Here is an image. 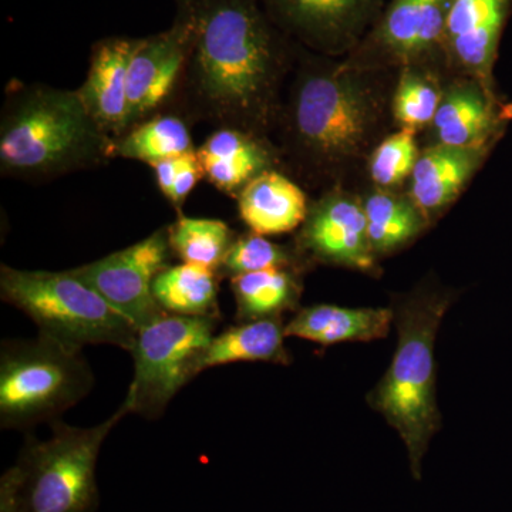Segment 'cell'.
Returning <instances> with one entry per match:
<instances>
[{"label":"cell","mask_w":512,"mask_h":512,"mask_svg":"<svg viewBox=\"0 0 512 512\" xmlns=\"http://www.w3.org/2000/svg\"><path fill=\"white\" fill-rule=\"evenodd\" d=\"M195 26L173 101L181 116L269 137L301 46L259 0H192Z\"/></svg>","instance_id":"obj_1"},{"label":"cell","mask_w":512,"mask_h":512,"mask_svg":"<svg viewBox=\"0 0 512 512\" xmlns=\"http://www.w3.org/2000/svg\"><path fill=\"white\" fill-rule=\"evenodd\" d=\"M397 73L299 49L276 128L286 174L316 190L353 188L393 133Z\"/></svg>","instance_id":"obj_2"},{"label":"cell","mask_w":512,"mask_h":512,"mask_svg":"<svg viewBox=\"0 0 512 512\" xmlns=\"http://www.w3.org/2000/svg\"><path fill=\"white\" fill-rule=\"evenodd\" d=\"M114 140L87 111L77 90L15 84L0 116V173L45 183L94 170L114 157Z\"/></svg>","instance_id":"obj_3"},{"label":"cell","mask_w":512,"mask_h":512,"mask_svg":"<svg viewBox=\"0 0 512 512\" xmlns=\"http://www.w3.org/2000/svg\"><path fill=\"white\" fill-rule=\"evenodd\" d=\"M453 299L451 291L433 285H420L393 299V323L399 335L396 352L367 396L370 406L402 437L416 480L421 478V461L430 441L441 427L434 345Z\"/></svg>","instance_id":"obj_4"},{"label":"cell","mask_w":512,"mask_h":512,"mask_svg":"<svg viewBox=\"0 0 512 512\" xmlns=\"http://www.w3.org/2000/svg\"><path fill=\"white\" fill-rule=\"evenodd\" d=\"M127 414L121 404L99 426L82 429L57 419L50 423V439L26 437L15 466L0 478V512L96 511L100 450Z\"/></svg>","instance_id":"obj_5"},{"label":"cell","mask_w":512,"mask_h":512,"mask_svg":"<svg viewBox=\"0 0 512 512\" xmlns=\"http://www.w3.org/2000/svg\"><path fill=\"white\" fill-rule=\"evenodd\" d=\"M0 296L28 315L39 335L72 348L111 345L130 352L136 340V326L72 269L23 271L3 264Z\"/></svg>","instance_id":"obj_6"},{"label":"cell","mask_w":512,"mask_h":512,"mask_svg":"<svg viewBox=\"0 0 512 512\" xmlns=\"http://www.w3.org/2000/svg\"><path fill=\"white\" fill-rule=\"evenodd\" d=\"M93 386L83 349L43 335L5 340L0 349V426L28 430L45 421L52 423Z\"/></svg>","instance_id":"obj_7"},{"label":"cell","mask_w":512,"mask_h":512,"mask_svg":"<svg viewBox=\"0 0 512 512\" xmlns=\"http://www.w3.org/2000/svg\"><path fill=\"white\" fill-rule=\"evenodd\" d=\"M220 318L165 313L138 329L130 355L134 376L123 406L156 420L175 394L197 377V363L215 335Z\"/></svg>","instance_id":"obj_8"},{"label":"cell","mask_w":512,"mask_h":512,"mask_svg":"<svg viewBox=\"0 0 512 512\" xmlns=\"http://www.w3.org/2000/svg\"><path fill=\"white\" fill-rule=\"evenodd\" d=\"M450 6L451 0H389L379 22L343 59L360 69L390 72L420 64L446 69L443 39Z\"/></svg>","instance_id":"obj_9"},{"label":"cell","mask_w":512,"mask_h":512,"mask_svg":"<svg viewBox=\"0 0 512 512\" xmlns=\"http://www.w3.org/2000/svg\"><path fill=\"white\" fill-rule=\"evenodd\" d=\"M293 247L306 264L340 266L370 276L382 274L367 235L363 198L355 188L320 192L296 232Z\"/></svg>","instance_id":"obj_10"},{"label":"cell","mask_w":512,"mask_h":512,"mask_svg":"<svg viewBox=\"0 0 512 512\" xmlns=\"http://www.w3.org/2000/svg\"><path fill=\"white\" fill-rule=\"evenodd\" d=\"M171 256L168 227H164L137 244L72 271L141 329L167 313L154 298L153 286L157 276L171 265Z\"/></svg>","instance_id":"obj_11"},{"label":"cell","mask_w":512,"mask_h":512,"mask_svg":"<svg viewBox=\"0 0 512 512\" xmlns=\"http://www.w3.org/2000/svg\"><path fill=\"white\" fill-rule=\"evenodd\" d=\"M276 28L296 45L343 59L379 22L389 0H259Z\"/></svg>","instance_id":"obj_12"},{"label":"cell","mask_w":512,"mask_h":512,"mask_svg":"<svg viewBox=\"0 0 512 512\" xmlns=\"http://www.w3.org/2000/svg\"><path fill=\"white\" fill-rule=\"evenodd\" d=\"M173 25L141 37L128 69L127 130L163 111L173 101L194 35L192 0H175Z\"/></svg>","instance_id":"obj_13"},{"label":"cell","mask_w":512,"mask_h":512,"mask_svg":"<svg viewBox=\"0 0 512 512\" xmlns=\"http://www.w3.org/2000/svg\"><path fill=\"white\" fill-rule=\"evenodd\" d=\"M512 15V0H451L444 29V66L498 94L494 67Z\"/></svg>","instance_id":"obj_14"},{"label":"cell","mask_w":512,"mask_h":512,"mask_svg":"<svg viewBox=\"0 0 512 512\" xmlns=\"http://www.w3.org/2000/svg\"><path fill=\"white\" fill-rule=\"evenodd\" d=\"M512 120V104L471 77L450 76L427 128V146L495 147Z\"/></svg>","instance_id":"obj_15"},{"label":"cell","mask_w":512,"mask_h":512,"mask_svg":"<svg viewBox=\"0 0 512 512\" xmlns=\"http://www.w3.org/2000/svg\"><path fill=\"white\" fill-rule=\"evenodd\" d=\"M195 154L204 180L234 198L258 175L284 171L281 150L271 138L239 128H215Z\"/></svg>","instance_id":"obj_16"},{"label":"cell","mask_w":512,"mask_h":512,"mask_svg":"<svg viewBox=\"0 0 512 512\" xmlns=\"http://www.w3.org/2000/svg\"><path fill=\"white\" fill-rule=\"evenodd\" d=\"M141 39L104 37L94 43L86 80L77 89L87 111L114 140L127 131L128 69Z\"/></svg>","instance_id":"obj_17"},{"label":"cell","mask_w":512,"mask_h":512,"mask_svg":"<svg viewBox=\"0 0 512 512\" xmlns=\"http://www.w3.org/2000/svg\"><path fill=\"white\" fill-rule=\"evenodd\" d=\"M494 147L426 146L409 180L406 194L430 227L466 190Z\"/></svg>","instance_id":"obj_18"},{"label":"cell","mask_w":512,"mask_h":512,"mask_svg":"<svg viewBox=\"0 0 512 512\" xmlns=\"http://www.w3.org/2000/svg\"><path fill=\"white\" fill-rule=\"evenodd\" d=\"M235 200L249 231L265 237L298 231L311 205L301 185L282 170L258 175Z\"/></svg>","instance_id":"obj_19"},{"label":"cell","mask_w":512,"mask_h":512,"mask_svg":"<svg viewBox=\"0 0 512 512\" xmlns=\"http://www.w3.org/2000/svg\"><path fill=\"white\" fill-rule=\"evenodd\" d=\"M392 323V308H343L323 303L296 311L285 325V335L326 348L338 343L386 338Z\"/></svg>","instance_id":"obj_20"},{"label":"cell","mask_w":512,"mask_h":512,"mask_svg":"<svg viewBox=\"0 0 512 512\" xmlns=\"http://www.w3.org/2000/svg\"><path fill=\"white\" fill-rule=\"evenodd\" d=\"M282 318L248 320L215 333L197 363V375L212 367L238 362H268L289 366L292 356L285 346Z\"/></svg>","instance_id":"obj_21"},{"label":"cell","mask_w":512,"mask_h":512,"mask_svg":"<svg viewBox=\"0 0 512 512\" xmlns=\"http://www.w3.org/2000/svg\"><path fill=\"white\" fill-rule=\"evenodd\" d=\"M362 198L370 247L379 261L409 247L430 228L423 212L403 192L372 187Z\"/></svg>","instance_id":"obj_22"},{"label":"cell","mask_w":512,"mask_h":512,"mask_svg":"<svg viewBox=\"0 0 512 512\" xmlns=\"http://www.w3.org/2000/svg\"><path fill=\"white\" fill-rule=\"evenodd\" d=\"M302 275L291 269H272L229 279L237 305V322L282 318L286 312L298 311Z\"/></svg>","instance_id":"obj_23"},{"label":"cell","mask_w":512,"mask_h":512,"mask_svg":"<svg viewBox=\"0 0 512 512\" xmlns=\"http://www.w3.org/2000/svg\"><path fill=\"white\" fill-rule=\"evenodd\" d=\"M221 276L207 266L170 265L154 281V298L167 313L220 318L218 288Z\"/></svg>","instance_id":"obj_24"},{"label":"cell","mask_w":512,"mask_h":512,"mask_svg":"<svg viewBox=\"0 0 512 512\" xmlns=\"http://www.w3.org/2000/svg\"><path fill=\"white\" fill-rule=\"evenodd\" d=\"M190 124L181 114L160 113L131 127L114 143V157L148 165L194 153Z\"/></svg>","instance_id":"obj_25"},{"label":"cell","mask_w":512,"mask_h":512,"mask_svg":"<svg viewBox=\"0 0 512 512\" xmlns=\"http://www.w3.org/2000/svg\"><path fill=\"white\" fill-rule=\"evenodd\" d=\"M450 77L441 66H407L397 73L392 110L397 128L427 130L439 110L444 87Z\"/></svg>","instance_id":"obj_26"},{"label":"cell","mask_w":512,"mask_h":512,"mask_svg":"<svg viewBox=\"0 0 512 512\" xmlns=\"http://www.w3.org/2000/svg\"><path fill=\"white\" fill-rule=\"evenodd\" d=\"M235 234L227 222L180 215L168 227L171 251L181 262L207 266L218 272Z\"/></svg>","instance_id":"obj_27"},{"label":"cell","mask_w":512,"mask_h":512,"mask_svg":"<svg viewBox=\"0 0 512 512\" xmlns=\"http://www.w3.org/2000/svg\"><path fill=\"white\" fill-rule=\"evenodd\" d=\"M272 269H291L305 274L312 268L306 264L293 244H276L265 235L249 231L235 237L218 269V274L221 278L231 279L242 274Z\"/></svg>","instance_id":"obj_28"},{"label":"cell","mask_w":512,"mask_h":512,"mask_svg":"<svg viewBox=\"0 0 512 512\" xmlns=\"http://www.w3.org/2000/svg\"><path fill=\"white\" fill-rule=\"evenodd\" d=\"M417 136L412 128H396L375 148L366 170L372 187L399 191L409 183L421 153Z\"/></svg>","instance_id":"obj_29"},{"label":"cell","mask_w":512,"mask_h":512,"mask_svg":"<svg viewBox=\"0 0 512 512\" xmlns=\"http://www.w3.org/2000/svg\"><path fill=\"white\" fill-rule=\"evenodd\" d=\"M156 177L158 188L165 198L174 205L175 210H181L188 195L195 185L204 180L200 161L197 154L168 158L151 165Z\"/></svg>","instance_id":"obj_30"}]
</instances>
